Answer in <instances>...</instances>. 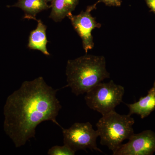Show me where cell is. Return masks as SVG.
<instances>
[{
  "label": "cell",
  "mask_w": 155,
  "mask_h": 155,
  "mask_svg": "<svg viewBox=\"0 0 155 155\" xmlns=\"http://www.w3.org/2000/svg\"><path fill=\"white\" fill-rule=\"evenodd\" d=\"M36 28L31 31L28 38V48L31 50H38L44 54L49 56L50 53L47 48V45L48 42L47 38L46 26L41 20H37Z\"/></svg>",
  "instance_id": "obj_9"
},
{
  "label": "cell",
  "mask_w": 155,
  "mask_h": 155,
  "mask_svg": "<svg viewBox=\"0 0 155 155\" xmlns=\"http://www.w3.org/2000/svg\"><path fill=\"white\" fill-rule=\"evenodd\" d=\"M7 7L19 8L25 13L24 19L35 20H37V14L51 8V6H49L45 0H18V2L13 5Z\"/></svg>",
  "instance_id": "obj_11"
},
{
  "label": "cell",
  "mask_w": 155,
  "mask_h": 155,
  "mask_svg": "<svg viewBox=\"0 0 155 155\" xmlns=\"http://www.w3.org/2000/svg\"><path fill=\"white\" fill-rule=\"evenodd\" d=\"M134 122L131 116L120 115L115 110L103 115L96 124L101 144L113 152L134 133Z\"/></svg>",
  "instance_id": "obj_3"
},
{
  "label": "cell",
  "mask_w": 155,
  "mask_h": 155,
  "mask_svg": "<svg viewBox=\"0 0 155 155\" xmlns=\"http://www.w3.org/2000/svg\"><path fill=\"white\" fill-rule=\"evenodd\" d=\"M129 109L128 115L136 114L140 116L142 119L149 116L155 110V80L152 87L148 92V94L141 97L138 101L131 104H125Z\"/></svg>",
  "instance_id": "obj_8"
},
{
  "label": "cell",
  "mask_w": 155,
  "mask_h": 155,
  "mask_svg": "<svg viewBox=\"0 0 155 155\" xmlns=\"http://www.w3.org/2000/svg\"><path fill=\"white\" fill-rule=\"evenodd\" d=\"M61 128L64 144L69 146L74 151L89 149L103 153L97 146V139L99 136L98 132L93 129L89 122H76L69 128Z\"/></svg>",
  "instance_id": "obj_5"
},
{
  "label": "cell",
  "mask_w": 155,
  "mask_h": 155,
  "mask_svg": "<svg viewBox=\"0 0 155 155\" xmlns=\"http://www.w3.org/2000/svg\"><path fill=\"white\" fill-rule=\"evenodd\" d=\"M100 2H103L108 6L119 7L122 4V0H99Z\"/></svg>",
  "instance_id": "obj_13"
},
{
  "label": "cell",
  "mask_w": 155,
  "mask_h": 155,
  "mask_svg": "<svg viewBox=\"0 0 155 155\" xmlns=\"http://www.w3.org/2000/svg\"><path fill=\"white\" fill-rule=\"evenodd\" d=\"M75 152L69 146L64 144L62 146H54L51 147L48 152V155H74Z\"/></svg>",
  "instance_id": "obj_12"
},
{
  "label": "cell",
  "mask_w": 155,
  "mask_h": 155,
  "mask_svg": "<svg viewBox=\"0 0 155 155\" xmlns=\"http://www.w3.org/2000/svg\"><path fill=\"white\" fill-rule=\"evenodd\" d=\"M147 5L150 9V12L155 14V0H145Z\"/></svg>",
  "instance_id": "obj_14"
},
{
  "label": "cell",
  "mask_w": 155,
  "mask_h": 155,
  "mask_svg": "<svg viewBox=\"0 0 155 155\" xmlns=\"http://www.w3.org/2000/svg\"><path fill=\"white\" fill-rule=\"evenodd\" d=\"M78 2L79 0H53L50 18L54 22H61L74 11Z\"/></svg>",
  "instance_id": "obj_10"
},
{
  "label": "cell",
  "mask_w": 155,
  "mask_h": 155,
  "mask_svg": "<svg viewBox=\"0 0 155 155\" xmlns=\"http://www.w3.org/2000/svg\"><path fill=\"white\" fill-rule=\"evenodd\" d=\"M125 88L111 80L108 83L101 82L86 93L84 100L90 109L101 115L114 110L122 102Z\"/></svg>",
  "instance_id": "obj_4"
},
{
  "label": "cell",
  "mask_w": 155,
  "mask_h": 155,
  "mask_svg": "<svg viewBox=\"0 0 155 155\" xmlns=\"http://www.w3.org/2000/svg\"><path fill=\"white\" fill-rule=\"evenodd\" d=\"M100 2L98 1L94 5L87 6L85 11H81L78 15H73L71 13L67 16L82 40L83 48L86 53L94 47L92 31L95 28H100L101 26V24L97 22L91 14L92 11L96 9L97 5Z\"/></svg>",
  "instance_id": "obj_6"
},
{
  "label": "cell",
  "mask_w": 155,
  "mask_h": 155,
  "mask_svg": "<svg viewBox=\"0 0 155 155\" xmlns=\"http://www.w3.org/2000/svg\"><path fill=\"white\" fill-rule=\"evenodd\" d=\"M67 84L76 96L86 93L110 74L106 69L104 56L86 54L68 60L66 71Z\"/></svg>",
  "instance_id": "obj_2"
},
{
  "label": "cell",
  "mask_w": 155,
  "mask_h": 155,
  "mask_svg": "<svg viewBox=\"0 0 155 155\" xmlns=\"http://www.w3.org/2000/svg\"><path fill=\"white\" fill-rule=\"evenodd\" d=\"M128 140L113 152V155H152L155 152V133L152 130L134 133Z\"/></svg>",
  "instance_id": "obj_7"
},
{
  "label": "cell",
  "mask_w": 155,
  "mask_h": 155,
  "mask_svg": "<svg viewBox=\"0 0 155 155\" xmlns=\"http://www.w3.org/2000/svg\"><path fill=\"white\" fill-rule=\"evenodd\" d=\"M40 76L25 81L9 98L6 108V127L16 147L35 137L39 124L46 121L62 127L56 120L62 108L57 92Z\"/></svg>",
  "instance_id": "obj_1"
},
{
  "label": "cell",
  "mask_w": 155,
  "mask_h": 155,
  "mask_svg": "<svg viewBox=\"0 0 155 155\" xmlns=\"http://www.w3.org/2000/svg\"><path fill=\"white\" fill-rule=\"evenodd\" d=\"M47 2H53V0H45Z\"/></svg>",
  "instance_id": "obj_15"
}]
</instances>
